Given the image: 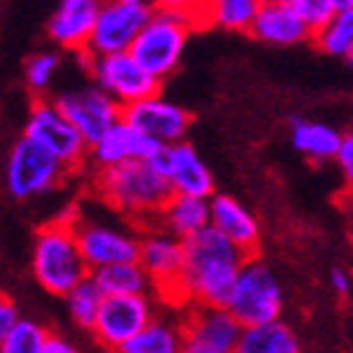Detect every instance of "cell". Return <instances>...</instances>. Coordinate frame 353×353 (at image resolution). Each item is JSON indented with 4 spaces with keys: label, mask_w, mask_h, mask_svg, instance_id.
I'll list each match as a JSON object with an SVG mask.
<instances>
[{
    "label": "cell",
    "mask_w": 353,
    "mask_h": 353,
    "mask_svg": "<svg viewBox=\"0 0 353 353\" xmlns=\"http://www.w3.org/2000/svg\"><path fill=\"white\" fill-rule=\"evenodd\" d=\"M211 6H214V0H160V8L184 15L194 25V30L209 28Z\"/></svg>",
    "instance_id": "obj_32"
},
{
    "label": "cell",
    "mask_w": 353,
    "mask_h": 353,
    "mask_svg": "<svg viewBox=\"0 0 353 353\" xmlns=\"http://www.w3.org/2000/svg\"><path fill=\"white\" fill-rule=\"evenodd\" d=\"M42 353H81V348H79L69 336L52 331L50 339H47V343H44Z\"/></svg>",
    "instance_id": "obj_35"
},
{
    "label": "cell",
    "mask_w": 353,
    "mask_h": 353,
    "mask_svg": "<svg viewBox=\"0 0 353 353\" xmlns=\"http://www.w3.org/2000/svg\"><path fill=\"white\" fill-rule=\"evenodd\" d=\"M59 110L74 123L88 145H96L116 123L123 121V108L110 99L105 91H101L91 79L66 86L52 96Z\"/></svg>",
    "instance_id": "obj_9"
},
{
    "label": "cell",
    "mask_w": 353,
    "mask_h": 353,
    "mask_svg": "<svg viewBox=\"0 0 353 353\" xmlns=\"http://www.w3.org/2000/svg\"><path fill=\"white\" fill-rule=\"evenodd\" d=\"M226 309L243 329L280 319L282 287L270 265H265L258 258L245 260Z\"/></svg>",
    "instance_id": "obj_7"
},
{
    "label": "cell",
    "mask_w": 353,
    "mask_h": 353,
    "mask_svg": "<svg viewBox=\"0 0 353 353\" xmlns=\"http://www.w3.org/2000/svg\"><path fill=\"white\" fill-rule=\"evenodd\" d=\"M64 66V52L61 50H39L28 59L25 66V83L37 99H47Z\"/></svg>",
    "instance_id": "obj_27"
},
{
    "label": "cell",
    "mask_w": 353,
    "mask_h": 353,
    "mask_svg": "<svg viewBox=\"0 0 353 353\" xmlns=\"http://www.w3.org/2000/svg\"><path fill=\"white\" fill-rule=\"evenodd\" d=\"M250 37L265 44H277V47H290V44H302L314 37V32L304 25V20L292 10L287 0L275 3H263L258 17L253 22Z\"/></svg>",
    "instance_id": "obj_20"
},
{
    "label": "cell",
    "mask_w": 353,
    "mask_h": 353,
    "mask_svg": "<svg viewBox=\"0 0 353 353\" xmlns=\"http://www.w3.org/2000/svg\"><path fill=\"white\" fill-rule=\"evenodd\" d=\"M91 189L101 204L140 231L157 226L162 209L174 196L157 160L128 162L94 172Z\"/></svg>",
    "instance_id": "obj_2"
},
{
    "label": "cell",
    "mask_w": 353,
    "mask_h": 353,
    "mask_svg": "<svg viewBox=\"0 0 353 353\" xmlns=\"http://www.w3.org/2000/svg\"><path fill=\"white\" fill-rule=\"evenodd\" d=\"M123 121L138 128L143 135L154 140L162 148L184 143L189 128H192V113L174 101H167L162 94L132 103L123 108Z\"/></svg>",
    "instance_id": "obj_14"
},
{
    "label": "cell",
    "mask_w": 353,
    "mask_h": 353,
    "mask_svg": "<svg viewBox=\"0 0 353 353\" xmlns=\"http://www.w3.org/2000/svg\"><path fill=\"white\" fill-rule=\"evenodd\" d=\"M52 331L34 319H20L10 336L0 343V353H42Z\"/></svg>",
    "instance_id": "obj_30"
},
{
    "label": "cell",
    "mask_w": 353,
    "mask_h": 353,
    "mask_svg": "<svg viewBox=\"0 0 353 353\" xmlns=\"http://www.w3.org/2000/svg\"><path fill=\"white\" fill-rule=\"evenodd\" d=\"M260 3H275V0H260Z\"/></svg>",
    "instance_id": "obj_43"
},
{
    "label": "cell",
    "mask_w": 353,
    "mask_h": 353,
    "mask_svg": "<svg viewBox=\"0 0 353 353\" xmlns=\"http://www.w3.org/2000/svg\"><path fill=\"white\" fill-rule=\"evenodd\" d=\"M154 160L160 162L162 172H165L167 182H170L174 194L199 196V199L214 196V189H216L214 174H211L206 162L199 157V152L187 140L170 145V148H162V152Z\"/></svg>",
    "instance_id": "obj_17"
},
{
    "label": "cell",
    "mask_w": 353,
    "mask_h": 353,
    "mask_svg": "<svg viewBox=\"0 0 353 353\" xmlns=\"http://www.w3.org/2000/svg\"><path fill=\"white\" fill-rule=\"evenodd\" d=\"M103 299H105V294L101 292V287L94 282V277L83 280L77 290H72V292L64 297L69 319L81 331L91 334L96 326V319H99L101 307H103Z\"/></svg>",
    "instance_id": "obj_26"
},
{
    "label": "cell",
    "mask_w": 353,
    "mask_h": 353,
    "mask_svg": "<svg viewBox=\"0 0 353 353\" xmlns=\"http://www.w3.org/2000/svg\"><path fill=\"white\" fill-rule=\"evenodd\" d=\"M248 255L214 226L184 241L179 299L187 307H226Z\"/></svg>",
    "instance_id": "obj_1"
},
{
    "label": "cell",
    "mask_w": 353,
    "mask_h": 353,
    "mask_svg": "<svg viewBox=\"0 0 353 353\" xmlns=\"http://www.w3.org/2000/svg\"><path fill=\"white\" fill-rule=\"evenodd\" d=\"M184 321L179 314H157L138 336L116 353H182Z\"/></svg>",
    "instance_id": "obj_23"
},
{
    "label": "cell",
    "mask_w": 353,
    "mask_h": 353,
    "mask_svg": "<svg viewBox=\"0 0 353 353\" xmlns=\"http://www.w3.org/2000/svg\"><path fill=\"white\" fill-rule=\"evenodd\" d=\"M79 59H81V66L86 69V77L101 91H105L121 108H128V105L140 103V101L150 99V96L160 94L162 81H157L152 74L145 72L130 52L94 57V59L79 54Z\"/></svg>",
    "instance_id": "obj_8"
},
{
    "label": "cell",
    "mask_w": 353,
    "mask_h": 353,
    "mask_svg": "<svg viewBox=\"0 0 353 353\" xmlns=\"http://www.w3.org/2000/svg\"><path fill=\"white\" fill-rule=\"evenodd\" d=\"M211 226L226 236L233 245L243 250L248 258H255L263 241L260 221L248 206H243L231 194H214L211 196Z\"/></svg>",
    "instance_id": "obj_19"
},
{
    "label": "cell",
    "mask_w": 353,
    "mask_h": 353,
    "mask_svg": "<svg viewBox=\"0 0 353 353\" xmlns=\"http://www.w3.org/2000/svg\"><path fill=\"white\" fill-rule=\"evenodd\" d=\"M339 165V172L343 176V184H346V196H353V132L343 135V143H341V150H339L336 160Z\"/></svg>",
    "instance_id": "obj_33"
},
{
    "label": "cell",
    "mask_w": 353,
    "mask_h": 353,
    "mask_svg": "<svg viewBox=\"0 0 353 353\" xmlns=\"http://www.w3.org/2000/svg\"><path fill=\"white\" fill-rule=\"evenodd\" d=\"M182 353H216V351H211V348H206L204 343H196V341H192V339H184Z\"/></svg>",
    "instance_id": "obj_37"
},
{
    "label": "cell",
    "mask_w": 353,
    "mask_h": 353,
    "mask_svg": "<svg viewBox=\"0 0 353 353\" xmlns=\"http://www.w3.org/2000/svg\"><path fill=\"white\" fill-rule=\"evenodd\" d=\"M162 152V145L150 140L148 135L132 128L128 121H121L105 132L88 152V167L94 172L108 170V167L128 165V162L154 160Z\"/></svg>",
    "instance_id": "obj_16"
},
{
    "label": "cell",
    "mask_w": 353,
    "mask_h": 353,
    "mask_svg": "<svg viewBox=\"0 0 353 353\" xmlns=\"http://www.w3.org/2000/svg\"><path fill=\"white\" fill-rule=\"evenodd\" d=\"M192 32L194 25L184 15L167 8H154L148 25L132 44L130 54L157 81H167L182 61L184 47Z\"/></svg>",
    "instance_id": "obj_4"
},
{
    "label": "cell",
    "mask_w": 353,
    "mask_h": 353,
    "mask_svg": "<svg viewBox=\"0 0 353 353\" xmlns=\"http://www.w3.org/2000/svg\"><path fill=\"white\" fill-rule=\"evenodd\" d=\"M297 331L282 319L243 329L236 353H299Z\"/></svg>",
    "instance_id": "obj_24"
},
{
    "label": "cell",
    "mask_w": 353,
    "mask_h": 353,
    "mask_svg": "<svg viewBox=\"0 0 353 353\" xmlns=\"http://www.w3.org/2000/svg\"><path fill=\"white\" fill-rule=\"evenodd\" d=\"M32 275L44 292L54 297H66L91 277L74 226L52 219L37 228L32 243Z\"/></svg>",
    "instance_id": "obj_3"
},
{
    "label": "cell",
    "mask_w": 353,
    "mask_h": 353,
    "mask_svg": "<svg viewBox=\"0 0 353 353\" xmlns=\"http://www.w3.org/2000/svg\"><path fill=\"white\" fill-rule=\"evenodd\" d=\"M334 6H336V10H343V8H353V0H331Z\"/></svg>",
    "instance_id": "obj_39"
},
{
    "label": "cell",
    "mask_w": 353,
    "mask_h": 353,
    "mask_svg": "<svg viewBox=\"0 0 353 353\" xmlns=\"http://www.w3.org/2000/svg\"><path fill=\"white\" fill-rule=\"evenodd\" d=\"M260 6H263L260 0H214L209 15V28L250 34Z\"/></svg>",
    "instance_id": "obj_28"
},
{
    "label": "cell",
    "mask_w": 353,
    "mask_h": 353,
    "mask_svg": "<svg viewBox=\"0 0 353 353\" xmlns=\"http://www.w3.org/2000/svg\"><path fill=\"white\" fill-rule=\"evenodd\" d=\"M103 0H59L47 20V37L57 50L83 54L99 22Z\"/></svg>",
    "instance_id": "obj_15"
},
{
    "label": "cell",
    "mask_w": 353,
    "mask_h": 353,
    "mask_svg": "<svg viewBox=\"0 0 353 353\" xmlns=\"http://www.w3.org/2000/svg\"><path fill=\"white\" fill-rule=\"evenodd\" d=\"M125 3H132V6H140V8H148V10L160 8V0H125Z\"/></svg>",
    "instance_id": "obj_38"
},
{
    "label": "cell",
    "mask_w": 353,
    "mask_h": 353,
    "mask_svg": "<svg viewBox=\"0 0 353 353\" xmlns=\"http://www.w3.org/2000/svg\"><path fill=\"white\" fill-rule=\"evenodd\" d=\"M184 339L204 343L216 353H236L243 326L226 307H187L182 309Z\"/></svg>",
    "instance_id": "obj_18"
},
{
    "label": "cell",
    "mask_w": 353,
    "mask_h": 353,
    "mask_svg": "<svg viewBox=\"0 0 353 353\" xmlns=\"http://www.w3.org/2000/svg\"><path fill=\"white\" fill-rule=\"evenodd\" d=\"M312 39L324 54L346 59L353 50V8L339 10Z\"/></svg>",
    "instance_id": "obj_29"
},
{
    "label": "cell",
    "mask_w": 353,
    "mask_h": 353,
    "mask_svg": "<svg viewBox=\"0 0 353 353\" xmlns=\"http://www.w3.org/2000/svg\"><path fill=\"white\" fill-rule=\"evenodd\" d=\"M22 138L32 140L34 145L47 150L72 174H79L83 167H88L91 145L83 140L81 132L74 128V123L61 113L52 99L34 101L25 121Z\"/></svg>",
    "instance_id": "obj_5"
},
{
    "label": "cell",
    "mask_w": 353,
    "mask_h": 353,
    "mask_svg": "<svg viewBox=\"0 0 353 353\" xmlns=\"http://www.w3.org/2000/svg\"><path fill=\"white\" fill-rule=\"evenodd\" d=\"M329 282H331V290H334L339 297H348V294L353 292V277H351V272H346L343 268H334Z\"/></svg>",
    "instance_id": "obj_36"
},
{
    "label": "cell",
    "mask_w": 353,
    "mask_h": 353,
    "mask_svg": "<svg viewBox=\"0 0 353 353\" xmlns=\"http://www.w3.org/2000/svg\"><path fill=\"white\" fill-rule=\"evenodd\" d=\"M91 277L105 297H135V294H150L154 290L148 272L140 268L138 260L101 268V270L91 272Z\"/></svg>",
    "instance_id": "obj_25"
},
{
    "label": "cell",
    "mask_w": 353,
    "mask_h": 353,
    "mask_svg": "<svg viewBox=\"0 0 353 353\" xmlns=\"http://www.w3.org/2000/svg\"><path fill=\"white\" fill-rule=\"evenodd\" d=\"M287 3L292 6V10L302 17L304 25H307L312 32H319L326 22L339 12L331 0H287Z\"/></svg>",
    "instance_id": "obj_31"
},
{
    "label": "cell",
    "mask_w": 353,
    "mask_h": 353,
    "mask_svg": "<svg viewBox=\"0 0 353 353\" xmlns=\"http://www.w3.org/2000/svg\"><path fill=\"white\" fill-rule=\"evenodd\" d=\"M346 61H348V64H353V50H351V54L346 57Z\"/></svg>",
    "instance_id": "obj_42"
},
{
    "label": "cell",
    "mask_w": 353,
    "mask_h": 353,
    "mask_svg": "<svg viewBox=\"0 0 353 353\" xmlns=\"http://www.w3.org/2000/svg\"><path fill=\"white\" fill-rule=\"evenodd\" d=\"M341 201H343V206L348 209V214H353V196H346V194H343Z\"/></svg>",
    "instance_id": "obj_40"
},
{
    "label": "cell",
    "mask_w": 353,
    "mask_h": 353,
    "mask_svg": "<svg viewBox=\"0 0 353 353\" xmlns=\"http://www.w3.org/2000/svg\"><path fill=\"white\" fill-rule=\"evenodd\" d=\"M77 241L91 272L118 263H135L140 255V228L121 226L81 214L74 223Z\"/></svg>",
    "instance_id": "obj_10"
},
{
    "label": "cell",
    "mask_w": 353,
    "mask_h": 353,
    "mask_svg": "<svg viewBox=\"0 0 353 353\" xmlns=\"http://www.w3.org/2000/svg\"><path fill=\"white\" fill-rule=\"evenodd\" d=\"M138 263L148 272L154 292L172 309H182L179 299V277L184 268V241L160 226H150L140 233V255Z\"/></svg>",
    "instance_id": "obj_11"
},
{
    "label": "cell",
    "mask_w": 353,
    "mask_h": 353,
    "mask_svg": "<svg viewBox=\"0 0 353 353\" xmlns=\"http://www.w3.org/2000/svg\"><path fill=\"white\" fill-rule=\"evenodd\" d=\"M160 314L150 294H135V297H105L99 312V319L91 331L94 341L101 351L116 353L128 341L138 336L140 331Z\"/></svg>",
    "instance_id": "obj_12"
},
{
    "label": "cell",
    "mask_w": 353,
    "mask_h": 353,
    "mask_svg": "<svg viewBox=\"0 0 353 353\" xmlns=\"http://www.w3.org/2000/svg\"><path fill=\"white\" fill-rule=\"evenodd\" d=\"M290 132H292L294 150L302 157H307L309 162H314V165L336 160L343 143V135L336 128L324 125V123L316 121H304V118L290 121Z\"/></svg>",
    "instance_id": "obj_22"
},
{
    "label": "cell",
    "mask_w": 353,
    "mask_h": 353,
    "mask_svg": "<svg viewBox=\"0 0 353 353\" xmlns=\"http://www.w3.org/2000/svg\"><path fill=\"white\" fill-rule=\"evenodd\" d=\"M152 10L140 6H132L125 0H103L99 22H96L94 34L88 39V47L83 57H108L130 52L135 39L140 37L143 28L148 25Z\"/></svg>",
    "instance_id": "obj_13"
},
{
    "label": "cell",
    "mask_w": 353,
    "mask_h": 353,
    "mask_svg": "<svg viewBox=\"0 0 353 353\" xmlns=\"http://www.w3.org/2000/svg\"><path fill=\"white\" fill-rule=\"evenodd\" d=\"M20 312H17V304L12 302V297L8 292L0 290V343L10 336V331L20 324Z\"/></svg>",
    "instance_id": "obj_34"
},
{
    "label": "cell",
    "mask_w": 353,
    "mask_h": 353,
    "mask_svg": "<svg viewBox=\"0 0 353 353\" xmlns=\"http://www.w3.org/2000/svg\"><path fill=\"white\" fill-rule=\"evenodd\" d=\"M348 243H351V248H353V221H351V228H348Z\"/></svg>",
    "instance_id": "obj_41"
},
{
    "label": "cell",
    "mask_w": 353,
    "mask_h": 353,
    "mask_svg": "<svg viewBox=\"0 0 353 353\" xmlns=\"http://www.w3.org/2000/svg\"><path fill=\"white\" fill-rule=\"evenodd\" d=\"M72 172L66 170L47 150L28 138H17L6 162V187L17 201H32L54 192Z\"/></svg>",
    "instance_id": "obj_6"
},
{
    "label": "cell",
    "mask_w": 353,
    "mask_h": 353,
    "mask_svg": "<svg viewBox=\"0 0 353 353\" xmlns=\"http://www.w3.org/2000/svg\"><path fill=\"white\" fill-rule=\"evenodd\" d=\"M157 226L162 231L172 233L179 241L196 236L204 228L211 226V199H199V196H184V194H174L162 209Z\"/></svg>",
    "instance_id": "obj_21"
}]
</instances>
